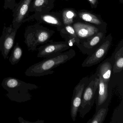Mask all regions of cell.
<instances>
[{
  "label": "cell",
  "mask_w": 123,
  "mask_h": 123,
  "mask_svg": "<svg viewBox=\"0 0 123 123\" xmlns=\"http://www.w3.org/2000/svg\"><path fill=\"white\" fill-rule=\"evenodd\" d=\"M55 31L41 25L39 23L28 26L25 31V43L29 51H35L37 47L48 43Z\"/></svg>",
  "instance_id": "3"
},
{
  "label": "cell",
  "mask_w": 123,
  "mask_h": 123,
  "mask_svg": "<svg viewBox=\"0 0 123 123\" xmlns=\"http://www.w3.org/2000/svg\"><path fill=\"white\" fill-rule=\"evenodd\" d=\"M32 0H21L18 3H16L14 9L12 10L13 18L12 26L13 28L18 31L24 20L29 17L30 4Z\"/></svg>",
  "instance_id": "9"
},
{
  "label": "cell",
  "mask_w": 123,
  "mask_h": 123,
  "mask_svg": "<svg viewBox=\"0 0 123 123\" xmlns=\"http://www.w3.org/2000/svg\"><path fill=\"white\" fill-rule=\"evenodd\" d=\"M113 61V72L117 73L123 70V42H120L111 57Z\"/></svg>",
  "instance_id": "16"
},
{
  "label": "cell",
  "mask_w": 123,
  "mask_h": 123,
  "mask_svg": "<svg viewBox=\"0 0 123 123\" xmlns=\"http://www.w3.org/2000/svg\"><path fill=\"white\" fill-rule=\"evenodd\" d=\"M108 107L102 108L95 111V114L87 123H103L108 111Z\"/></svg>",
  "instance_id": "19"
},
{
  "label": "cell",
  "mask_w": 123,
  "mask_h": 123,
  "mask_svg": "<svg viewBox=\"0 0 123 123\" xmlns=\"http://www.w3.org/2000/svg\"><path fill=\"white\" fill-rule=\"evenodd\" d=\"M75 54V51L71 49L69 51L46 58L29 67L26 70L25 74L29 77H36L52 74L54 73L52 69L72 59Z\"/></svg>",
  "instance_id": "1"
},
{
  "label": "cell",
  "mask_w": 123,
  "mask_h": 123,
  "mask_svg": "<svg viewBox=\"0 0 123 123\" xmlns=\"http://www.w3.org/2000/svg\"><path fill=\"white\" fill-rule=\"evenodd\" d=\"M12 24L7 26L4 24L2 33L0 37V52L5 59L8 58V55L15 43L16 33Z\"/></svg>",
  "instance_id": "8"
},
{
  "label": "cell",
  "mask_w": 123,
  "mask_h": 123,
  "mask_svg": "<svg viewBox=\"0 0 123 123\" xmlns=\"http://www.w3.org/2000/svg\"><path fill=\"white\" fill-rule=\"evenodd\" d=\"M98 95L96 100L95 111L102 108L108 107L111 98V94L109 88V83L104 82L98 77Z\"/></svg>",
  "instance_id": "12"
},
{
  "label": "cell",
  "mask_w": 123,
  "mask_h": 123,
  "mask_svg": "<svg viewBox=\"0 0 123 123\" xmlns=\"http://www.w3.org/2000/svg\"><path fill=\"white\" fill-rule=\"evenodd\" d=\"M111 34L106 37L102 43L85 60L82 64L83 67H92L100 63L105 57L112 44Z\"/></svg>",
  "instance_id": "6"
},
{
  "label": "cell",
  "mask_w": 123,
  "mask_h": 123,
  "mask_svg": "<svg viewBox=\"0 0 123 123\" xmlns=\"http://www.w3.org/2000/svg\"><path fill=\"white\" fill-rule=\"evenodd\" d=\"M16 0H5L3 7L5 10L9 9L12 10L16 3Z\"/></svg>",
  "instance_id": "22"
},
{
  "label": "cell",
  "mask_w": 123,
  "mask_h": 123,
  "mask_svg": "<svg viewBox=\"0 0 123 123\" xmlns=\"http://www.w3.org/2000/svg\"><path fill=\"white\" fill-rule=\"evenodd\" d=\"M62 21L64 26L73 24L75 20L79 18L77 12L73 9H65L62 12Z\"/></svg>",
  "instance_id": "18"
},
{
  "label": "cell",
  "mask_w": 123,
  "mask_h": 123,
  "mask_svg": "<svg viewBox=\"0 0 123 123\" xmlns=\"http://www.w3.org/2000/svg\"><path fill=\"white\" fill-rule=\"evenodd\" d=\"M99 78L95 74L89 78L88 84L85 88L82 96L78 112L81 118L90 111L95 103L98 95Z\"/></svg>",
  "instance_id": "4"
},
{
  "label": "cell",
  "mask_w": 123,
  "mask_h": 123,
  "mask_svg": "<svg viewBox=\"0 0 123 123\" xmlns=\"http://www.w3.org/2000/svg\"><path fill=\"white\" fill-rule=\"evenodd\" d=\"M88 82L89 78L84 77L80 80L73 90L70 108V115L73 121L76 119L81 104L83 93Z\"/></svg>",
  "instance_id": "11"
},
{
  "label": "cell",
  "mask_w": 123,
  "mask_h": 123,
  "mask_svg": "<svg viewBox=\"0 0 123 123\" xmlns=\"http://www.w3.org/2000/svg\"><path fill=\"white\" fill-rule=\"evenodd\" d=\"M91 7L93 8H96L98 3V0H88Z\"/></svg>",
  "instance_id": "24"
},
{
  "label": "cell",
  "mask_w": 123,
  "mask_h": 123,
  "mask_svg": "<svg viewBox=\"0 0 123 123\" xmlns=\"http://www.w3.org/2000/svg\"><path fill=\"white\" fill-rule=\"evenodd\" d=\"M36 21L38 23L54 26L57 28L60 31L64 25L62 21V12L60 13L55 12L47 13L35 12L24 20V23Z\"/></svg>",
  "instance_id": "5"
},
{
  "label": "cell",
  "mask_w": 123,
  "mask_h": 123,
  "mask_svg": "<svg viewBox=\"0 0 123 123\" xmlns=\"http://www.w3.org/2000/svg\"><path fill=\"white\" fill-rule=\"evenodd\" d=\"M1 85L7 91L6 97L11 100L18 103L30 100L32 98L30 92L39 88L34 84L25 82L13 77L4 78Z\"/></svg>",
  "instance_id": "2"
},
{
  "label": "cell",
  "mask_w": 123,
  "mask_h": 123,
  "mask_svg": "<svg viewBox=\"0 0 123 123\" xmlns=\"http://www.w3.org/2000/svg\"></svg>",
  "instance_id": "25"
},
{
  "label": "cell",
  "mask_w": 123,
  "mask_h": 123,
  "mask_svg": "<svg viewBox=\"0 0 123 123\" xmlns=\"http://www.w3.org/2000/svg\"><path fill=\"white\" fill-rule=\"evenodd\" d=\"M55 0H32L30 4L29 12L47 13L54 7Z\"/></svg>",
  "instance_id": "15"
},
{
  "label": "cell",
  "mask_w": 123,
  "mask_h": 123,
  "mask_svg": "<svg viewBox=\"0 0 123 123\" xmlns=\"http://www.w3.org/2000/svg\"><path fill=\"white\" fill-rule=\"evenodd\" d=\"M23 55V50L19 46V43H17L12 51L11 55L9 58V62L12 65L18 64L21 59Z\"/></svg>",
  "instance_id": "20"
},
{
  "label": "cell",
  "mask_w": 123,
  "mask_h": 123,
  "mask_svg": "<svg viewBox=\"0 0 123 123\" xmlns=\"http://www.w3.org/2000/svg\"><path fill=\"white\" fill-rule=\"evenodd\" d=\"M70 48V47L65 41L54 42L50 40L37 49L38 51L37 57L46 58L53 56L65 51Z\"/></svg>",
  "instance_id": "10"
},
{
  "label": "cell",
  "mask_w": 123,
  "mask_h": 123,
  "mask_svg": "<svg viewBox=\"0 0 123 123\" xmlns=\"http://www.w3.org/2000/svg\"><path fill=\"white\" fill-rule=\"evenodd\" d=\"M106 29H102L92 37L80 40L77 47L83 54L90 55L103 42L106 37Z\"/></svg>",
  "instance_id": "7"
},
{
  "label": "cell",
  "mask_w": 123,
  "mask_h": 123,
  "mask_svg": "<svg viewBox=\"0 0 123 123\" xmlns=\"http://www.w3.org/2000/svg\"><path fill=\"white\" fill-rule=\"evenodd\" d=\"M59 31L62 37L64 39L65 41L70 47L73 46L74 45L77 46L80 41V39L78 37H74L62 30H60Z\"/></svg>",
  "instance_id": "21"
},
{
  "label": "cell",
  "mask_w": 123,
  "mask_h": 123,
  "mask_svg": "<svg viewBox=\"0 0 123 123\" xmlns=\"http://www.w3.org/2000/svg\"><path fill=\"white\" fill-rule=\"evenodd\" d=\"M113 62L111 57L107 58L98 65L94 74L104 82L109 83L113 72Z\"/></svg>",
  "instance_id": "14"
},
{
  "label": "cell",
  "mask_w": 123,
  "mask_h": 123,
  "mask_svg": "<svg viewBox=\"0 0 123 123\" xmlns=\"http://www.w3.org/2000/svg\"><path fill=\"white\" fill-rule=\"evenodd\" d=\"M61 30H63L66 33H68L69 34H70L74 37H78L75 33L74 29L73 27L71 25H65L64 28Z\"/></svg>",
  "instance_id": "23"
},
{
  "label": "cell",
  "mask_w": 123,
  "mask_h": 123,
  "mask_svg": "<svg viewBox=\"0 0 123 123\" xmlns=\"http://www.w3.org/2000/svg\"><path fill=\"white\" fill-rule=\"evenodd\" d=\"M77 14L79 18L84 21L94 24L98 27L106 28V23L96 15L83 11L77 12Z\"/></svg>",
  "instance_id": "17"
},
{
  "label": "cell",
  "mask_w": 123,
  "mask_h": 123,
  "mask_svg": "<svg viewBox=\"0 0 123 123\" xmlns=\"http://www.w3.org/2000/svg\"><path fill=\"white\" fill-rule=\"evenodd\" d=\"M72 26L74 29L75 33L80 40L92 37L100 30L106 29L81 22H75Z\"/></svg>",
  "instance_id": "13"
}]
</instances>
